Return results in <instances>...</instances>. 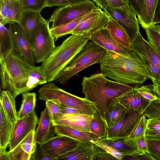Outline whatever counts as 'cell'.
I'll return each mask as SVG.
<instances>
[{"label": "cell", "mask_w": 160, "mask_h": 160, "mask_svg": "<svg viewBox=\"0 0 160 160\" xmlns=\"http://www.w3.org/2000/svg\"><path fill=\"white\" fill-rule=\"evenodd\" d=\"M106 50L96 43L88 42L63 69L54 81L65 84L72 77L85 68L100 63Z\"/></svg>", "instance_id": "5b68a950"}, {"label": "cell", "mask_w": 160, "mask_h": 160, "mask_svg": "<svg viewBox=\"0 0 160 160\" xmlns=\"http://www.w3.org/2000/svg\"><path fill=\"white\" fill-rule=\"evenodd\" d=\"M147 119L144 115L142 116L130 135L124 140L134 141L142 135L145 134Z\"/></svg>", "instance_id": "d590c367"}, {"label": "cell", "mask_w": 160, "mask_h": 160, "mask_svg": "<svg viewBox=\"0 0 160 160\" xmlns=\"http://www.w3.org/2000/svg\"><path fill=\"white\" fill-rule=\"evenodd\" d=\"M23 11H39L45 8L46 0H19Z\"/></svg>", "instance_id": "74e56055"}, {"label": "cell", "mask_w": 160, "mask_h": 160, "mask_svg": "<svg viewBox=\"0 0 160 160\" xmlns=\"http://www.w3.org/2000/svg\"><path fill=\"white\" fill-rule=\"evenodd\" d=\"M99 150L96 154L93 160H118L115 156L103 150Z\"/></svg>", "instance_id": "f907efd6"}, {"label": "cell", "mask_w": 160, "mask_h": 160, "mask_svg": "<svg viewBox=\"0 0 160 160\" xmlns=\"http://www.w3.org/2000/svg\"><path fill=\"white\" fill-rule=\"evenodd\" d=\"M56 134L66 136L81 142L90 143L92 141L99 140L97 137L92 132L83 131L66 125L54 124Z\"/></svg>", "instance_id": "7402d4cb"}, {"label": "cell", "mask_w": 160, "mask_h": 160, "mask_svg": "<svg viewBox=\"0 0 160 160\" xmlns=\"http://www.w3.org/2000/svg\"><path fill=\"white\" fill-rule=\"evenodd\" d=\"M91 142L94 144L100 149L113 155L118 160H122L125 155L118 151L113 147L106 144L99 140L98 141H92Z\"/></svg>", "instance_id": "60d3db41"}, {"label": "cell", "mask_w": 160, "mask_h": 160, "mask_svg": "<svg viewBox=\"0 0 160 160\" xmlns=\"http://www.w3.org/2000/svg\"><path fill=\"white\" fill-rule=\"evenodd\" d=\"M10 120L2 103L0 110V152L6 150L15 126Z\"/></svg>", "instance_id": "44dd1931"}, {"label": "cell", "mask_w": 160, "mask_h": 160, "mask_svg": "<svg viewBox=\"0 0 160 160\" xmlns=\"http://www.w3.org/2000/svg\"><path fill=\"white\" fill-rule=\"evenodd\" d=\"M52 118L46 107L42 112L38 128L35 131L33 143L41 144L53 137L56 134Z\"/></svg>", "instance_id": "2e32d148"}, {"label": "cell", "mask_w": 160, "mask_h": 160, "mask_svg": "<svg viewBox=\"0 0 160 160\" xmlns=\"http://www.w3.org/2000/svg\"><path fill=\"white\" fill-rule=\"evenodd\" d=\"M129 5L131 6L136 13L138 18L141 16L143 10V0H126Z\"/></svg>", "instance_id": "bcb514c9"}, {"label": "cell", "mask_w": 160, "mask_h": 160, "mask_svg": "<svg viewBox=\"0 0 160 160\" xmlns=\"http://www.w3.org/2000/svg\"><path fill=\"white\" fill-rule=\"evenodd\" d=\"M81 142L60 134L40 144L39 148L53 160L75 148Z\"/></svg>", "instance_id": "8fae6325"}, {"label": "cell", "mask_w": 160, "mask_h": 160, "mask_svg": "<svg viewBox=\"0 0 160 160\" xmlns=\"http://www.w3.org/2000/svg\"><path fill=\"white\" fill-rule=\"evenodd\" d=\"M138 56L145 68L148 75V79L151 80L155 85L160 83V68L146 58Z\"/></svg>", "instance_id": "836d02e7"}, {"label": "cell", "mask_w": 160, "mask_h": 160, "mask_svg": "<svg viewBox=\"0 0 160 160\" xmlns=\"http://www.w3.org/2000/svg\"><path fill=\"white\" fill-rule=\"evenodd\" d=\"M90 40L106 50L115 52L125 57H131L135 53L131 48L124 47L117 41L106 27L92 33L90 35Z\"/></svg>", "instance_id": "7c38bea8"}, {"label": "cell", "mask_w": 160, "mask_h": 160, "mask_svg": "<svg viewBox=\"0 0 160 160\" xmlns=\"http://www.w3.org/2000/svg\"><path fill=\"white\" fill-rule=\"evenodd\" d=\"M48 82L41 66H33L29 72L26 92L31 91L38 85L44 84Z\"/></svg>", "instance_id": "f1b7e54d"}, {"label": "cell", "mask_w": 160, "mask_h": 160, "mask_svg": "<svg viewBox=\"0 0 160 160\" xmlns=\"http://www.w3.org/2000/svg\"><path fill=\"white\" fill-rule=\"evenodd\" d=\"M158 0H143L142 13L138 19L141 27L146 29L152 24L156 7Z\"/></svg>", "instance_id": "4316f807"}, {"label": "cell", "mask_w": 160, "mask_h": 160, "mask_svg": "<svg viewBox=\"0 0 160 160\" xmlns=\"http://www.w3.org/2000/svg\"><path fill=\"white\" fill-rule=\"evenodd\" d=\"M99 148L93 143L80 142L75 148L59 156L56 160H93Z\"/></svg>", "instance_id": "ffe728a7"}, {"label": "cell", "mask_w": 160, "mask_h": 160, "mask_svg": "<svg viewBox=\"0 0 160 160\" xmlns=\"http://www.w3.org/2000/svg\"><path fill=\"white\" fill-rule=\"evenodd\" d=\"M16 97L8 91L2 90L0 93V102L4 108L11 122L15 123L18 120L15 106Z\"/></svg>", "instance_id": "83f0119b"}, {"label": "cell", "mask_w": 160, "mask_h": 160, "mask_svg": "<svg viewBox=\"0 0 160 160\" xmlns=\"http://www.w3.org/2000/svg\"><path fill=\"white\" fill-rule=\"evenodd\" d=\"M134 88L139 93L150 103L155 100H159L154 91L153 84L136 86H134Z\"/></svg>", "instance_id": "f35d334b"}, {"label": "cell", "mask_w": 160, "mask_h": 160, "mask_svg": "<svg viewBox=\"0 0 160 160\" xmlns=\"http://www.w3.org/2000/svg\"><path fill=\"white\" fill-rule=\"evenodd\" d=\"M49 22L42 17L39 24L33 46L35 60L37 63L43 62L56 47Z\"/></svg>", "instance_id": "52a82bcc"}, {"label": "cell", "mask_w": 160, "mask_h": 160, "mask_svg": "<svg viewBox=\"0 0 160 160\" xmlns=\"http://www.w3.org/2000/svg\"><path fill=\"white\" fill-rule=\"evenodd\" d=\"M145 135L147 139H160V129L156 130L146 129Z\"/></svg>", "instance_id": "f5cc1de1"}, {"label": "cell", "mask_w": 160, "mask_h": 160, "mask_svg": "<svg viewBox=\"0 0 160 160\" xmlns=\"http://www.w3.org/2000/svg\"><path fill=\"white\" fill-rule=\"evenodd\" d=\"M90 35L71 34L56 47L41 65L48 82L54 81L58 74L88 42Z\"/></svg>", "instance_id": "277c9868"}, {"label": "cell", "mask_w": 160, "mask_h": 160, "mask_svg": "<svg viewBox=\"0 0 160 160\" xmlns=\"http://www.w3.org/2000/svg\"><path fill=\"white\" fill-rule=\"evenodd\" d=\"M22 101L18 113V120L22 119L34 111L36 106V93L24 92L22 94Z\"/></svg>", "instance_id": "f546056e"}, {"label": "cell", "mask_w": 160, "mask_h": 160, "mask_svg": "<svg viewBox=\"0 0 160 160\" xmlns=\"http://www.w3.org/2000/svg\"><path fill=\"white\" fill-rule=\"evenodd\" d=\"M110 18L106 12L99 8L85 15L71 34H91L105 28Z\"/></svg>", "instance_id": "30bf717a"}, {"label": "cell", "mask_w": 160, "mask_h": 160, "mask_svg": "<svg viewBox=\"0 0 160 160\" xmlns=\"http://www.w3.org/2000/svg\"><path fill=\"white\" fill-rule=\"evenodd\" d=\"M41 12L23 11L18 23L32 47L39 23L42 17Z\"/></svg>", "instance_id": "ac0fdd59"}, {"label": "cell", "mask_w": 160, "mask_h": 160, "mask_svg": "<svg viewBox=\"0 0 160 160\" xmlns=\"http://www.w3.org/2000/svg\"><path fill=\"white\" fill-rule=\"evenodd\" d=\"M154 90L158 97L159 100L160 101V83L156 85H154Z\"/></svg>", "instance_id": "6f0895ef"}, {"label": "cell", "mask_w": 160, "mask_h": 160, "mask_svg": "<svg viewBox=\"0 0 160 160\" xmlns=\"http://www.w3.org/2000/svg\"><path fill=\"white\" fill-rule=\"evenodd\" d=\"M146 135L144 134L135 141L136 142L139 151L142 153H146L150 154L148 147Z\"/></svg>", "instance_id": "c3c4849f"}, {"label": "cell", "mask_w": 160, "mask_h": 160, "mask_svg": "<svg viewBox=\"0 0 160 160\" xmlns=\"http://www.w3.org/2000/svg\"><path fill=\"white\" fill-rule=\"evenodd\" d=\"M108 128L105 120L98 112L93 115L90 123L91 132L99 139L104 138L107 136Z\"/></svg>", "instance_id": "4dcf8cb0"}, {"label": "cell", "mask_w": 160, "mask_h": 160, "mask_svg": "<svg viewBox=\"0 0 160 160\" xmlns=\"http://www.w3.org/2000/svg\"><path fill=\"white\" fill-rule=\"evenodd\" d=\"M106 28L112 37L124 47L131 48V42L124 28L116 21L110 18Z\"/></svg>", "instance_id": "d4e9b609"}, {"label": "cell", "mask_w": 160, "mask_h": 160, "mask_svg": "<svg viewBox=\"0 0 160 160\" xmlns=\"http://www.w3.org/2000/svg\"><path fill=\"white\" fill-rule=\"evenodd\" d=\"M39 150L41 155L39 160H53V159L46 154L42 149L39 148Z\"/></svg>", "instance_id": "9f6ffc18"}, {"label": "cell", "mask_w": 160, "mask_h": 160, "mask_svg": "<svg viewBox=\"0 0 160 160\" xmlns=\"http://www.w3.org/2000/svg\"><path fill=\"white\" fill-rule=\"evenodd\" d=\"M35 131L31 132L18 145L22 151L31 157L36 149V144L33 143Z\"/></svg>", "instance_id": "8d00e7d4"}, {"label": "cell", "mask_w": 160, "mask_h": 160, "mask_svg": "<svg viewBox=\"0 0 160 160\" xmlns=\"http://www.w3.org/2000/svg\"><path fill=\"white\" fill-rule=\"evenodd\" d=\"M61 104L52 100H49L46 101V107L48 109L52 119L61 113Z\"/></svg>", "instance_id": "f6af8a7d"}, {"label": "cell", "mask_w": 160, "mask_h": 160, "mask_svg": "<svg viewBox=\"0 0 160 160\" xmlns=\"http://www.w3.org/2000/svg\"><path fill=\"white\" fill-rule=\"evenodd\" d=\"M14 41L13 51L32 66L36 63L33 47L25 35L18 23L10 24Z\"/></svg>", "instance_id": "5bb4252c"}, {"label": "cell", "mask_w": 160, "mask_h": 160, "mask_svg": "<svg viewBox=\"0 0 160 160\" xmlns=\"http://www.w3.org/2000/svg\"><path fill=\"white\" fill-rule=\"evenodd\" d=\"M158 24V26L160 29V24Z\"/></svg>", "instance_id": "680465c9"}, {"label": "cell", "mask_w": 160, "mask_h": 160, "mask_svg": "<svg viewBox=\"0 0 160 160\" xmlns=\"http://www.w3.org/2000/svg\"><path fill=\"white\" fill-rule=\"evenodd\" d=\"M99 140L104 143L114 148L125 156L142 153L139 151L135 141L124 139L112 140L104 138Z\"/></svg>", "instance_id": "cb8c5ba5"}, {"label": "cell", "mask_w": 160, "mask_h": 160, "mask_svg": "<svg viewBox=\"0 0 160 160\" xmlns=\"http://www.w3.org/2000/svg\"><path fill=\"white\" fill-rule=\"evenodd\" d=\"M98 7L103 9L109 6L119 7L128 4L126 0H93Z\"/></svg>", "instance_id": "7bdbcfd3"}, {"label": "cell", "mask_w": 160, "mask_h": 160, "mask_svg": "<svg viewBox=\"0 0 160 160\" xmlns=\"http://www.w3.org/2000/svg\"><path fill=\"white\" fill-rule=\"evenodd\" d=\"M99 8L90 0L59 7L53 12L49 19V22H52L50 28L84 16Z\"/></svg>", "instance_id": "8992f818"}, {"label": "cell", "mask_w": 160, "mask_h": 160, "mask_svg": "<svg viewBox=\"0 0 160 160\" xmlns=\"http://www.w3.org/2000/svg\"><path fill=\"white\" fill-rule=\"evenodd\" d=\"M146 129L150 130H156L160 129V120L156 118L147 119Z\"/></svg>", "instance_id": "816d5d0a"}, {"label": "cell", "mask_w": 160, "mask_h": 160, "mask_svg": "<svg viewBox=\"0 0 160 160\" xmlns=\"http://www.w3.org/2000/svg\"><path fill=\"white\" fill-rule=\"evenodd\" d=\"M100 64L101 72L118 82L138 86L148 79V75L139 56L135 52L127 57L108 50Z\"/></svg>", "instance_id": "6da1fadb"}, {"label": "cell", "mask_w": 160, "mask_h": 160, "mask_svg": "<svg viewBox=\"0 0 160 160\" xmlns=\"http://www.w3.org/2000/svg\"><path fill=\"white\" fill-rule=\"evenodd\" d=\"M82 85L85 98L94 104L98 112L103 118L115 98L134 87L110 80L102 72L84 77Z\"/></svg>", "instance_id": "7a4b0ae2"}, {"label": "cell", "mask_w": 160, "mask_h": 160, "mask_svg": "<svg viewBox=\"0 0 160 160\" xmlns=\"http://www.w3.org/2000/svg\"><path fill=\"white\" fill-rule=\"evenodd\" d=\"M86 0H46L45 7H61Z\"/></svg>", "instance_id": "ee69618b"}, {"label": "cell", "mask_w": 160, "mask_h": 160, "mask_svg": "<svg viewBox=\"0 0 160 160\" xmlns=\"http://www.w3.org/2000/svg\"><path fill=\"white\" fill-rule=\"evenodd\" d=\"M129 109L124 107L115 98L104 114V118L108 128L120 121Z\"/></svg>", "instance_id": "603a6c76"}, {"label": "cell", "mask_w": 160, "mask_h": 160, "mask_svg": "<svg viewBox=\"0 0 160 160\" xmlns=\"http://www.w3.org/2000/svg\"><path fill=\"white\" fill-rule=\"evenodd\" d=\"M160 23V0H158L155 9L152 24Z\"/></svg>", "instance_id": "db71d44e"}, {"label": "cell", "mask_w": 160, "mask_h": 160, "mask_svg": "<svg viewBox=\"0 0 160 160\" xmlns=\"http://www.w3.org/2000/svg\"><path fill=\"white\" fill-rule=\"evenodd\" d=\"M134 86L116 99L126 108L136 110L142 114L150 102L139 93Z\"/></svg>", "instance_id": "d6986e66"}, {"label": "cell", "mask_w": 160, "mask_h": 160, "mask_svg": "<svg viewBox=\"0 0 160 160\" xmlns=\"http://www.w3.org/2000/svg\"><path fill=\"white\" fill-rule=\"evenodd\" d=\"M155 160L150 154L146 153H138L131 155L125 156L122 160Z\"/></svg>", "instance_id": "7dc6e473"}, {"label": "cell", "mask_w": 160, "mask_h": 160, "mask_svg": "<svg viewBox=\"0 0 160 160\" xmlns=\"http://www.w3.org/2000/svg\"><path fill=\"white\" fill-rule=\"evenodd\" d=\"M93 115L82 112L72 114L60 113L52 120L53 124L66 125L80 130L91 132L90 123Z\"/></svg>", "instance_id": "9a60e30c"}, {"label": "cell", "mask_w": 160, "mask_h": 160, "mask_svg": "<svg viewBox=\"0 0 160 160\" xmlns=\"http://www.w3.org/2000/svg\"><path fill=\"white\" fill-rule=\"evenodd\" d=\"M0 16L4 17L7 12L17 0H0Z\"/></svg>", "instance_id": "681fc988"}, {"label": "cell", "mask_w": 160, "mask_h": 160, "mask_svg": "<svg viewBox=\"0 0 160 160\" xmlns=\"http://www.w3.org/2000/svg\"><path fill=\"white\" fill-rule=\"evenodd\" d=\"M131 49L138 55L146 58L160 68V52L143 38L140 31L131 41Z\"/></svg>", "instance_id": "e0dca14e"}, {"label": "cell", "mask_w": 160, "mask_h": 160, "mask_svg": "<svg viewBox=\"0 0 160 160\" xmlns=\"http://www.w3.org/2000/svg\"><path fill=\"white\" fill-rule=\"evenodd\" d=\"M146 141L150 154L155 160H160V139H147Z\"/></svg>", "instance_id": "b9f144b4"}, {"label": "cell", "mask_w": 160, "mask_h": 160, "mask_svg": "<svg viewBox=\"0 0 160 160\" xmlns=\"http://www.w3.org/2000/svg\"><path fill=\"white\" fill-rule=\"evenodd\" d=\"M81 112L78 110L73 108L67 107L62 105H61V113L64 114H72Z\"/></svg>", "instance_id": "11a10c76"}, {"label": "cell", "mask_w": 160, "mask_h": 160, "mask_svg": "<svg viewBox=\"0 0 160 160\" xmlns=\"http://www.w3.org/2000/svg\"><path fill=\"white\" fill-rule=\"evenodd\" d=\"M84 16L55 28H50L51 33L55 38V41H56L58 38L62 36L71 34Z\"/></svg>", "instance_id": "d6a6232c"}, {"label": "cell", "mask_w": 160, "mask_h": 160, "mask_svg": "<svg viewBox=\"0 0 160 160\" xmlns=\"http://www.w3.org/2000/svg\"><path fill=\"white\" fill-rule=\"evenodd\" d=\"M103 10L124 28L131 42L135 39L139 32V23L136 13L131 6L128 4L119 7L109 6Z\"/></svg>", "instance_id": "ba28073f"}, {"label": "cell", "mask_w": 160, "mask_h": 160, "mask_svg": "<svg viewBox=\"0 0 160 160\" xmlns=\"http://www.w3.org/2000/svg\"><path fill=\"white\" fill-rule=\"evenodd\" d=\"M142 115L148 118H156L160 120V101L157 100L151 102Z\"/></svg>", "instance_id": "ab89813d"}, {"label": "cell", "mask_w": 160, "mask_h": 160, "mask_svg": "<svg viewBox=\"0 0 160 160\" xmlns=\"http://www.w3.org/2000/svg\"><path fill=\"white\" fill-rule=\"evenodd\" d=\"M13 49V38L11 31L0 23V58L6 56Z\"/></svg>", "instance_id": "484cf974"}, {"label": "cell", "mask_w": 160, "mask_h": 160, "mask_svg": "<svg viewBox=\"0 0 160 160\" xmlns=\"http://www.w3.org/2000/svg\"><path fill=\"white\" fill-rule=\"evenodd\" d=\"M145 30L148 41L160 52V29L158 24H152Z\"/></svg>", "instance_id": "e575fe53"}, {"label": "cell", "mask_w": 160, "mask_h": 160, "mask_svg": "<svg viewBox=\"0 0 160 160\" xmlns=\"http://www.w3.org/2000/svg\"><path fill=\"white\" fill-rule=\"evenodd\" d=\"M34 66L14 51L0 58L1 86L15 97L26 92L30 71Z\"/></svg>", "instance_id": "3957f363"}, {"label": "cell", "mask_w": 160, "mask_h": 160, "mask_svg": "<svg viewBox=\"0 0 160 160\" xmlns=\"http://www.w3.org/2000/svg\"><path fill=\"white\" fill-rule=\"evenodd\" d=\"M23 11L19 0H17L4 17L0 16V23L4 25L7 23H18Z\"/></svg>", "instance_id": "1f68e13d"}, {"label": "cell", "mask_w": 160, "mask_h": 160, "mask_svg": "<svg viewBox=\"0 0 160 160\" xmlns=\"http://www.w3.org/2000/svg\"><path fill=\"white\" fill-rule=\"evenodd\" d=\"M142 114L129 109L123 118L114 126L108 128L106 137L109 140L125 139L130 134Z\"/></svg>", "instance_id": "9c48e42d"}, {"label": "cell", "mask_w": 160, "mask_h": 160, "mask_svg": "<svg viewBox=\"0 0 160 160\" xmlns=\"http://www.w3.org/2000/svg\"><path fill=\"white\" fill-rule=\"evenodd\" d=\"M39 120L35 110L15 123L9 144V151L13 150L32 131H35Z\"/></svg>", "instance_id": "4fadbf2b"}]
</instances>
